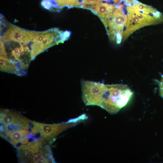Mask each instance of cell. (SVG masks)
Here are the masks:
<instances>
[{"instance_id": "52a82bcc", "label": "cell", "mask_w": 163, "mask_h": 163, "mask_svg": "<svg viewBox=\"0 0 163 163\" xmlns=\"http://www.w3.org/2000/svg\"><path fill=\"white\" fill-rule=\"evenodd\" d=\"M32 135V132H29L27 129H23L0 135L14 145L18 147L27 143Z\"/></svg>"}, {"instance_id": "8992f818", "label": "cell", "mask_w": 163, "mask_h": 163, "mask_svg": "<svg viewBox=\"0 0 163 163\" xmlns=\"http://www.w3.org/2000/svg\"><path fill=\"white\" fill-rule=\"evenodd\" d=\"M58 41L57 34L53 28L43 31H37L34 38L32 47V60L39 54L57 44Z\"/></svg>"}, {"instance_id": "277c9868", "label": "cell", "mask_w": 163, "mask_h": 163, "mask_svg": "<svg viewBox=\"0 0 163 163\" xmlns=\"http://www.w3.org/2000/svg\"><path fill=\"white\" fill-rule=\"evenodd\" d=\"M129 12L127 30L131 33L138 28L146 25L159 23L163 21V16L159 12L155 13L143 12L135 7L128 6Z\"/></svg>"}, {"instance_id": "5b68a950", "label": "cell", "mask_w": 163, "mask_h": 163, "mask_svg": "<svg viewBox=\"0 0 163 163\" xmlns=\"http://www.w3.org/2000/svg\"><path fill=\"white\" fill-rule=\"evenodd\" d=\"M32 121L18 112L7 109L0 110V135L30 127Z\"/></svg>"}, {"instance_id": "7a4b0ae2", "label": "cell", "mask_w": 163, "mask_h": 163, "mask_svg": "<svg viewBox=\"0 0 163 163\" xmlns=\"http://www.w3.org/2000/svg\"><path fill=\"white\" fill-rule=\"evenodd\" d=\"M43 138L34 139L18 147L20 162L53 163L52 151Z\"/></svg>"}, {"instance_id": "9c48e42d", "label": "cell", "mask_w": 163, "mask_h": 163, "mask_svg": "<svg viewBox=\"0 0 163 163\" xmlns=\"http://www.w3.org/2000/svg\"><path fill=\"white\" fill-rule=\"evenodd\" d=\"M85 8L89 9L95 13L103 21L104 23L107 19L111 17L114 10L113 5L103 2L88 6Z\"/></svg>"}, {"instance_id": "30bf717a", "label": "cell", "mask_w": 163, "mask_h": 163, "mask_svg": "<svg viewBox=\"0 0 163 163\" xmlns=\"http://www.w3.org/2000/svg\"><path fill=\"white\" fill-rule=\"evenodd\" d=\"M51 8V11H60V9L65 7H83L82 4L78 0H50Z\"/></svg>"}, {"instance_id": "3957f363", "label": "cell", "mask_w": 163, "mask_h": 163, "mask_svg": "<svg viewBox=\"0 0 163 163\" xmlns=\"http://www.w3.org/2000/svg\"><path fill=\"white\" fill-rule=\"evenodd\" d=\"M88 118L85 114L69 119L67 122L58 124H47L32 121L31 130L34 135H39L46 140L54 138L69 128L75 126Z\"/></svg>"}, {"instance_id": "6da1fadb", "label": "cell", "mask_w": 163, "mask_h": 163, "mask_svg": "<svg viewBox=\"0 0 163 163\" xmlns=\"http://www.w3.org/2000/svg\"><path fill=\"white\" fill-rule=\"evenodd\" d=\"M86 94L91 105L99 106L111 114L116 113L128 103L133 92L122 84L106 85L89 81Z\"/></svg>"}, {"instance_id": "4fadbf2b", "label": "cell", "mask_w": 163, "mask_h": 163, "mask_svg": "<svg viewBox=\"0 0 163 163\" xmlns=\"http://www.w3.org/2000/svg\"><path fill=\"white\" fill-rule=\"evenodd\" d=\"M159 92L161 96L163 98V75L159 83Z\"/></svg>"}, {"instance_id": "7c38bea8", "label": "cell", "mask_w": 163, "mask_h": 163, "mask_svg": "<svg viewBox=\"0 0 163 163\" xmlns=\"http://www.w3.org/2000/svg\"><path fill=\"white\" fill-rule=\"evenodd\" d=\"M105 0H82L83 7L85 8L88 6L102 2Z\"/></svg>"}, {"instance_id": "8fae6325", "label": "cell", "mask_w": 163, "mask_h": 163, "mask_svg": "<svg viewBox=\"0 0 163 163\" xmlns=\"http://www.w3.org/2000/svg\"><path fill=\"white\" fill-rule=\"evenodd\" d=\"M0 70L2 71L22 75L17 65L12 61L6 57L0 56Z\"/></svg>"}, {"instance_id": "ba28073f", "label": "cell", "mask_w": 163, "mask_h": 163, "mask_svg": "<svg viewBox=\"0 0 163 163\" xmlns=\"http://www.w3.org/2000/svg\"><path fill=\"white\" fill-rule=\"evenodd\" d=\"M112 16L111 21L104 23L106 27L108 25L110 31L108 32L110 34L113 32H120L126 22V17L123 14L120 8L116 9Z\"/></svg>"}, {"instance_id": "5bb4252c", "label": "cell", "mask_w": 163, "mask_h": 163, "mask_svg": "<svg viewBox=\"0 0 163 163\" xmlns=\"http://www.w3.org/2000/svg\"><path fill=\"white\" fill-rule=\"evenodd\" d=\"M120 0H113L115 2H117L118 1H119Z\"/></svg>"}]
</instances>
